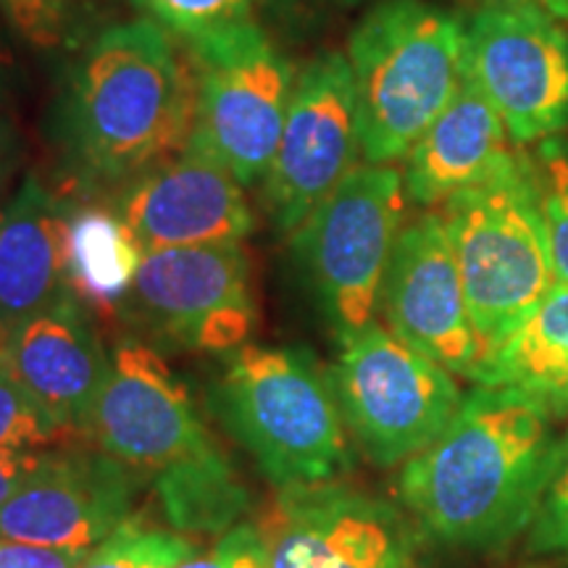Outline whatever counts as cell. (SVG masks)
<instances>
[{"instance_id":"cell-1","label":"cell","mask_w":568,"mask_h":568,"mask_svg":"<svg viewBox=\"0 0 568 568\" xmlns=\"http://www.w3.org/2000/svg\"><path fill=\"white\" fill-rule=\"evenodd\" d=\"M558 450L548 406L477 385L443 435L403 464L400 497L437 542L495 548L529 529Z\"/></svg>"},{"instance_id":"cell-2","label":"cell","mask_w":568,"mask_h":568,"mask_svg":"<svg viewBox=\"0 0 568 568\" xmlns=\"http://www.w3.org/2000/svg\"><path fill=\"white\" fill-rule=\"evenodd\" d=\"M197 80L174 34L126 21L98 34L71 69L55 140L69 174L113 195L172 159L195 130Z\"/></svg>"},{"instance_id":"cell-3","label":"cell","mask_w":568,"mask_h":568,"mask_svg":"<svg viewBox=\"0 0 568 568\" xmlns=\"http://www.w3.org/2000/svg\"><path fill=\"white\" fill-rule=\"evenodd\" d=\"M361 159L393 166L466 80V21L426 0H387L347 40Z\"/></svg>"},{"instance_id":"cell-4","label":"cell","mask_w":568,"mask_h":568,"mask_svg":"<svg viewBox=\"0 0 568 568\" xmlns=\"http://www.w3.org/2000/svg\"><path fill=\"white\" fill-rule=\"evenodd\" d=\"M209 406L276 489L324 485L351 468L335 385L301 347L232 351Z\"/></svg>"},{"instance_id":"cell-5","label":"cell","mask_w":568,"mask_h":568,"mask_svg":"<svg viewBox=\"0 0 568 568\" xmlns=\"http://www.w3.org/2000/svg\"><path fill=\"white\" fill-rule=\"evenodd\" d=\"M481 355L556 284L529 161L516 159L443 203Z\"/></svg>"},{"instance_id":"cell-6","label":"cell","mask_w":568,"mask_h":568,"mask_svg":"<svg viewBox=\"0 0 568 568\" xmlns=\"http://www.w3.org/2000/svg\"><path fill=\"white\" fill-rule=\"evenodd\" d=\"M406 184L395 166H355L293 232V253L339 343L376 322Z\"/></svg>"},{"instance_id":"cell-7","label":"cell","mask_w":568,"mask_h":568,"mask_svg":"<svg viewBox=\"0 0 568 568\" xmlns=\"http://www.w3.org/2000/svg\"><path fill=\"white\" fill-rule=\"evenodd\" d=\"M332 385L368 460L406 464L443 435L464 400L453 374L372 322L345 339Z\"/></svg>"},{"instance_id":"cell-8","label":"cell","mask_w":568,"mask_h":568,"mask_svg":"<svg viewBox=\"0 0 568 568\" xmlns=\"http://www.w3.org/2000/svg\"><path fill=\"white\" fill-rule=\"evenodd\" d=\"M197 80L193 140L243 187L264 182L280 145L295 71L253 21L190 45Z\"/></svg>"},{"instance_id":"cell-9","label":"cell","mask_w":568,"mask_h":568,"mask_svg":"<svg viewBox=\"0 0 568 568\" xmlns=\"http://www.w3.org/2000/svg\"><path fill=\"white\" fill-rule=\"evenodd\" d=\"M466 77L516 148L568 130V30L529 0H493L466 21Z\"/></svg>"},{"instance_id":"cell-10","label":"cell","mask_w":568,"mask_h":568,"mask_svg":"<svg viewBox=\"0 0 568 568\" xmlns=\"http://www.w3.org/2000/svg\"><path fill=\"white\" fill-rule=\"evenodd\" d=\"M361 132L353 69L345 53H322L295 77L290 111L264 176V205L293 234L358 166Z\"/></svg>"},{"instance_id":"cell-11","label":"cell","mask_w":568,"mask_h":568,"mask_svg":"<svg viewBox=\"0 0 568 568\" xmlns=\"http://www.w3.org/2000/svg\"><path fill=\"white\" fill-rule=\"evenodd\" d=\"M126 301L159 335L232 353L255 326L251 261L240 243L145 251Z\"/></svg>"},{"instance_id":"cell-12","label":"cell","mask_w":568,"mask_h":568,"mask_svg":"<svg viewBox=\"0 0 568 568\" xmlns=\"http://www.w3.org/2000/svg\"><path fill=\"white\" fill-rule=\"evenodd\" d=\"M258 529L266 568H418L408 518L335 481L280 489Z\"/></svg>"},{"instance_id":"cell-13","label":"cell","mask_w":568,"mask_h":568,"mask_svg":"<svg viewBox=\"0 0 568 568\" xmlns=\"http://www.w3.org/2000/svg\"><path fill=\"white\" fill-rule=\"evenodd\" d=\"M88 432L101 450L153 479L219 445L197 416L187 387L140 339H122L111 351L109 379Z\"/></svg>"},{"instance_id":"cell-14","label":"cell","mask_w":568,"mask_h":568,"mask_svg":"<svg viewBox=\"0 0 568 568\" xmlns=\"http://www.w3.org/2000/svg\"><path fill=\"white\" fill-rule=\"evenodd\" d=\"M379 308L387 329L453 376L471 379L481 339L468 311L443 213H424L397 234Z\"/></svg>"},{"instance_id":"cell-15","label":"cell","mask_w":568,"mask_h":568,"mask_svg":"<svg viewBox=\"0 0 568 568\" xmlns=\"http://www.w3.org/2000/svg\"><path fill=\"white\" fill-rule=\"evenodd\" d=\"M111 209L142 251L240 243L255 226L243 184L193 138L172 159L116 190Z\"/></svg>"},{"instance_id":"cell-16","label":"cell","mask_w":568,"mask_h":568,"mask_svg":"<svg viewBox=\"0 0 568 568\" xmlns=\"http://www.w3.org/2000/svg\"><path fill=\"white\" fill-rule=\"evenodd\" d=\"M138 471L101 450L48 453L0 506V539L95 550L134 516Z\"/></svg>"},{"instance_id":"cell-17","label":"cell","mask_w":568,"mask_h":568,"mask_svg":"<svg viewBox=\"0 0 568 568\" xmlns=\"http://www.w3.org/2000/svg\"><path fill=\"white\" fill-rule=\"evenodd\" d=\"M3 361L61 435L88 432L109 379L111 355L92 329L82 301L63 293L3 335Z\"/></svg>"},{"instance_id":"cell-18","label":"cell","mask_w":568,"mask_h":568,"mask_svg":"<svg viewBox=\"0 0 568 568\" xmlns=\"http://www.w3.org/2000/svg\"><path fill=\"white\" fill-rule=\"evenodd\" d=\"M514 159L506 122L466 77L456 98L408 151L403 184L410 203L432 209L485 182Z\"/></svg>"},{"instance_id":"cell-19","label":"cell","mask_w":568,"mask_h":568,"mask_svg":"<svg viewBox=\"0 0 568 568\" xmlns=\"http://www.w3.org/2000/svg\"><path fill=\"white\" fill-rule=\"evenodd\" d=\"M71 205L34 172L0 213V332H9L67 290Z\"/></svg>"},{"instance_id":"cell-20","label":"cell","mask_w":568,"mask_h":568,"mask_svg":"<svg viewBox=\"0 0 568 568\" xmlns=\"http://www.w3.org/2000/svg\"><path fill=\"white\" fill-rule=\"evenodd\" d=\"M471 382L521 389L552 414L568 410V284H552L550 293L481 355Z\"/></svg>"},{"instance_id":"cell-21","label":"cell","mask_w":568,"mask_h":568,"mask_svg":"<svg viewBox=\"0 0 568 568\" xmlns=\"http://www.w3.org/2000/svg\"><path fill=\"white\" fill-rule=\"evenodd\" d=\"M145 251L113 209H71L67 290L95 308H113L130 295Z\"/></svg>"},{"instance_id":"cell-22","label":"cell","mask_w":568,"mask_h":568,"mask_svg":"<svg viewBox=\"0 0 568 568\" xmlns=\"http://www.w3.org/2000/svg\"><path fill=\"white\" fill-rule=\"evenodd\" d=\"M163 516L182 535H222L237 527L251 493L219 445L155 477Z\"/></svg>"},{"instance_id":"cell-23","label":"cell","mask_w":568,"mask_h":568,"mask_svg":"<svg viewBox=\"0 0 568 568\" xmlns=\"http://www.w3.org/2000/svg\"><path fill=\"white\" fill-rule=\"evenodd\" d=\"M197 556L193 539L166 529H153L132 516L105 542L90 550L80 568H172Z\"/></svg>"},{"instance_id":"cell-24","label":"cell","mask_w":568,"mask_h":568,"mask_svg":"<svg viewBox=\"0 0 568 568\" xmlns=\"http://www.w3.org/2000/svg\"><path fill=\"white\" fill-rule=\"evenodd\" d=\"M529 166L548 230L552 272L556 282L568 284V145L556 138L537 142Z\"/></svg>"},{"instance_id":"cell-25","label":"cell","mask_w":568,"mask_h":568,"mask_svg":"<svg viewBox=\"0 0 568 568\" xmlns=\"http://www.w3.org/2000/svg\"><path fill=\"white\" fill-rule=\"evenodd\" d=\"M148 21L190 45L251 21L253 0H132Z\"/></svg>"},{"instance_id":"cell-26","label":"cell","mask_w":568,"mask_h":568,"mask_svg":"<svg viewBox=\"0 0 568 568\" xmlns=\"http://www.w3.org/2000/svg\"><path fill=\"white\" fill-rule=\"evenodd\" d=\"M59 437H63L59 426L19 385L17 376L6 366L3 353H0V447L38 450V447L53 443Z\"/></svg>"},{"instance_id":"cell-27","label":"cell","mask_w":568,"mask_h":568,"mask_svg":"<svg viewBox=\"0 0 568 568\" xmlns=\"http://www.w3.org/2000/svg\"><path fill=\"white\" fill-rule=\"evenodd\" d=\"M529 550L568 564V439L560 443L548 487L529 524Z\"/></svg>"},{"instance_id":"cell-28","label":"cell","mask_w":568,"mask_h":568,"mask_svg":"<svg viewBox=\"0 0 568 568\" xmlns=\"http://www.w3.org/2000/svg\"><path fill=\"white\" fill-rule=\"evenodd\" d=\"M6 17L34 48H55L74 24V0H0Z\"/></svg>"},{"instance_id":"cell-29","label":"cell","mask_w":568,"mask_h":568,"mask_svg":"<svg viewBox=\"0 0 568 568\" xmlns=\"http://www.w3.org/2000/svg\"><path fill=\"white\" fill-rule=\"evenodd\" d=\"M172 568H266V545L258 524H237L203 556H193Z\"/></svg>"},{"instance_id":"cell-30","label":"cell","mask_w":568,"mask_h":568,"mask_svg":"<svg viewBox=\"0 0 568 568\" xmlns=\"http://www.w3.org/2000/svg\"><path fill=\"white\" fill-rule=\"evenodd\" d=\"M90 550L45 548V545L0 539V568H80Z\"/></svg>"},{"instance_id":"cell-31","label":"cell","mask_w":568,"mask_h":568,"mask_svg":"<svg viewBox=\"0 0 568 568\" xmlns=\"http://www.w3.org/2000/svg\"><path fill=\"white\" fill-rule=\"evenodd\" d=\"M48 453L21 450V447H0V506L11 500L27 479L38 471Z\"/></svg>"},{"instance_id":"cell-32","label":"cell","mask_w":568,"mask_h":568,"mask_svg":"<svg viewBox=\"0 0 568 568\" xmlns=\"http://www.w3.org/2000/svg\"><path fill=\"white\" fill-rule=\"evenodd\" d=\"M13 153H17V145H13L11 126L0 116V190H3V184L9 182L13 172Z\"/></svg>"},{"instance_id":"cell-33","label":"cell","mask_w":568,"mask_h":568,"mask_svg":"<svg viewBox=\"0 0 568 568\" xmlns=\"http://www.w3.org/2000/svg\"><path fill=\"white\" fill-rule=\"evenodd\" d=\"M529 3L539 6V9L552 13L560 21H568V0H529Z\"/></svg>"},{"instance_id":"cell-34","label":"cell","mask_w":568,"mask_h":568,"mask_svg":"<svg viewBox=\"0 0 568 568\" xmlns=\"http://www.w3.org/2000/svg\"><path fill=\"white\" fill-rule=\"evenodd\" d=\"M0 347H3V332H0Z\"/></svg>"}]
</instances>
